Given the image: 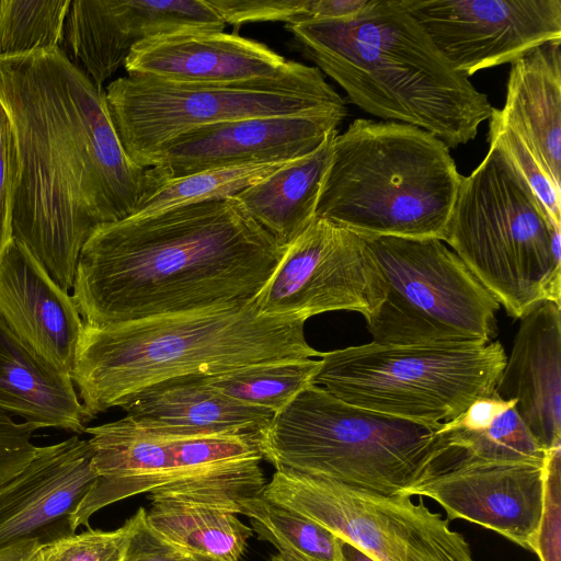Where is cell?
<instances>
[{"label": "cell", "instance_id": "9a60e30c", "mask_svg": "<svg viewBox=\"0 0 561 561\" xmlns=\"http://www.w3.org/2000/svg\"><path fill=\"white\" fill-rule=\"evenodd\" d=\"M488 142L502 150L561 225V41L511 64L503 107H492Z\"/></svg>", "mask_w": 561, "mask_h": 561}, {"label": "cell", "instance_id": "9c48e42d", "mask_svg": "<svg viewBox=\"0 0 561 561\" xmlns=\"http://www.w3.org/2000/svg\"><path fill=\"white\" fill-rule=\"evenodd\" d=\"M378 268L382 300L366 318L382 345H484L500 304L438 239H364Z\"/></svg>", "mask_w": 561, "mask_h": 561}, {"label": "cell", "instance_id": "1f68e13d", "mask_svg": "<svg viewBox=\"0 0 561 561\" xmlns=\"http://www.w3.org/2000/svg\"><path fill=\"white\" fill-rule=\"evenodd\" d=\"M130 530V518L115 530L88 527L39 545L30 561H122Z\"/></svg>", "mask_w": 561, "mask_h": 561}, {"label": "cell", "instance_id": "8992f818", "mask_svg": "<svg viewBox=\"0 0 561 561\" xmlns=\"http://www.w3.org/2000/svg\"><path fill=\"white\" fill-rule=\"evenodd\" d=\"M442 426L363 409L311 385L274 414L256 443L276 470L402 495L447 458Z\"/></svg>", "mask_w": 561, "mask_h": 561}, {"label": "cell", "instance_id": "d4e9b609", "mask_svg": "<svg viewBox=\"0 0 561 561\" xmlns=\"http://www.w3.org/2000/svg\"><path fill=\"white\" fill-rule=\"evenodd\" d=\"M336 134L337 130L332 131L312 152L286 162L231 197L257 225L286 247L317 217L320 191Z\"/></svg>", "mask_w": 561, "mask_h": 561}, {"label": "cell", "instance_id": "7c38bea8", "mask_svg": "<svg viewBox=\"0 0 561 561\" xmlns=\"http://www.w3.org/2000/svg\"><path fill=\"white\" fill-rule=\"evenodd\" d=\"M111 118L130 160L151 168L159 151L194 128L241 118L341 113L345 100L286 94L244 87L173 83L121 77L105 91Z\"/></svg>", "mask_w": 561, "mask_h": 561}, {"label": "cell", "instance_id": "83f0119b", "mask_svg": "<svg viewBox=\"0 0 561 561\" xmlns=\"http://www.w3.org/2000/svg\"><path fill=\"white\" fill-rule=\"evenodd\" d=\"M440 432L449 448L448 456L495 462L545 463L543 448L515 410V401L481 428L443 424Z\"/></svg>", "mask_w": 561, "mask_h": 561}, {"label": "cell", "instance_id": "30bf717a", "mask_svg": "<svg viewBox=\"0 0 561 561\" xmlns=\"http://www.w3.org/2000/svg\"><path fill=\"white\" fill-rule=\"evenodd\" d=\"M98 480L72 517V528L121 500L147 493L150 500L193 503L211 500L237 461L262 458L256 434L180 435L141 426L129 416L87 427Z\"/></svg>", "mask_w": 561, "mask_h": 561}, {"label": "cell", "instance_id": "d6986e66", "mask_svg": "<svg viewBox=\"0 0 561 561\" xmlns=\"http://www.w3.org/2000/svg\"><path fill=\"white\" fill-rule=\"evenodd\" d=\"M88 439L37 446L33 459L0 485V548L73 535L72 517L98 480Z\"/></svg>", "mask_w": 561, "mask_h": 561}, {"label": "cell", "instance_id": "ab89813d", "mask_svg": "<svg viewBox=\"0 0 561 561\" xmlns=\"http://www.w3.org/2000/svg\"><path fill=\"white\" fill-rule=\"evenodd\" d=\"M268 561H318V560L299 558V557L277 552L276 554L271 556Z\"/></svg>", "mask_w": 561, "mask_h": 561}, {"label": "cell", "instance_id": "2e32d148", "mask_svg": "<svg viewBox=\"0 0 561 561\" xmlns=\"http://www.w3.org/2000/svg\"><path fill=\"white\" fill-rule=\"evenodd\" d=\"M450 66L467 78L561 41V0H403Z\"/></svg>", "mask_w": 561, "mask_h": 561}, {"label": "cell", "instance_id": "cb8c5ba5", "mask_svg": "<svg viewBox=\"0 0 561 561\" xmlns=\"http://www.w3.org/2000/svg\"><path fill=\"white\" fill-rule=\"evenodd\" d=\"M0 411L39 428L80 435L85 416L77 389L65 373L37 354L0 319Z\"/></svg>", "mask_w": 561, "mask_h": 561}, {"label": "cell", "instance_id": "d590c367", "mask_svg": "<svg viewBox=\"0 0 561 561\" xmlns=\"http://www.w3.org/2000/svg\"><path fill=\"white\" fill-rule=\"evenodd\" d=\"M18 170L11 119L0 101V260L13 240L12 210Z\"/></svg>", "mask_w": 561, "mask_h": 561}, {"label": "cell", "instance_id": "e0dca14e", "mask_svg": "<svg viewBox=\"0 0 561 561\" xmlns=\"http://www.w3.org/2000/svg\"><path fill=\"white\" fill-rule=\"evenodd\" d=\"M346 114L314 113L241 118L186 131L147 169L149 191L164 181L204 170L290 161L316 150Z\"/></svg>", "mask_w": 561, "mask_h": 561}, {"label": "cell", "instance_id": "6da1fadb", "mask_svg": "<svg viewBox=\"0 0 561 561\" xmlns=\"http://www.w3.org/2000/svg\"><path fill=\"white\" fill-rule=\"evenodd\" d=\"M0 101L18 154L13 238L69 291L90 236L148 192L147 169L127 156L105 91L59 47L0 58Z\"/></svg>", "mask_w": 561, "mask_h": 561}, {"label": "cell", "instance_id": "5bb4252c", "mask_svg": "<svg viewBox=\"0 0 561 561\" xmlns=\"http://www.w3.org/2000/svg\"><path fill=\"white\" fill-rule=\"evenodd\" d=\"M381 279L363 238L319 217L290 242L255 298L261 313L304 320L337 310L368 318Z\"/></svg>", "mask_w": 561, "mask_h": 561}, {"label": "cell", "instance_id": "52a82bcc", "mask_svg": "<svg viewBox=\"0 0 561 561\" xmlns=\"http://www.w3.org/2000/svg\"><path fill=\"white\" fill-rule=\"evenodd\" d=\"M554 226L526 179L499 148L462 176L444 242L482 286L519 319L542 300L560 305Z\"/></svg>", "mask_w": 561, "mask_h": 561}, {"label": "cell", "instance_id": "277c9868", "mask_svg": "<svg viewBox=\"0 0 561 561\" xmlns=\"http://www.w3.org/2000/svg\"><path fill=\"white\" fill-rule=\"evenodd\" d=\"M306 320L244 306L83 325L70 374L85 421L158 382L278 360L320 357Z\"/></svg>", "mask_w": 561, "mask_h": 561}, {"label": "cell", "instance_id": "603a6c76", "mask_svg": "<svg viewBox=\"0 0 561 561\" xmlns=\"http://www.w3.org/2000/svg\"><path fill=\"white\" fill-rule=\"evenodd\" d=\"M119 408L141 426L180 435L256 434L274 416L222 394L198 375L152 385Z\"/></svg>", "mask_w": 561, "mask_h": 561}, {"label": "cell", "instance_id": "f35d334b", "mask_svg": "<svg viewBox=\"0 0 561 561\" xmlns=\"http://www.w3.org/2000/svg\"><path fill=\"white\" fill-rule=\"evenodd\" d=\"M341 561H376L351 542L341 539Z\"/></svg>", "mask_w": 561, "mask_h": 561}, {"label": "cell", "instance_id": "ac0fdd59", "mask_svg": "<svg viewBox=\"0 0 561 561\" xmlns=\"http://www.w3.org/2000/svg\"><path fill=\"white\" fill-rule=\"evenodd\" d=\"M546 461V460H545ZM545 463L450 456L402 495L437 502L448 519H465L530 550L543 502Z\"/></svg>", "mask_w": 561, "mask_h": 561}, {"label": "cell", "instance_id": "74e56055", "mask_svg": "<svg viewBox=\"0 0 561 561\" xmlns=\"http://www.w3.org/2000/svg\"><path fill=\"white\" fill-rule=\"evenodd\" d=\"M41 543L37 540H23L0 548V561H30Z\"/></svg>", "mask_w": 561, "mask_h": 561}, {"label": "cell", "instance_id": "8d00e7d4", "mask_svg": "<svg viewBox=\"0 0 561 561\" xmlns=\"http://www.w3.org/2000/svg\"><path fill=\"white\" fill-rule=\"evenodd\" d=\"M36 431L0 411V485L24 469L35 456L37 446L32 443V437Z\"/></svg>", "mask_w": 561, "mask_h": 561}, {"label": "cell", "instance_id": "3957f363", "mask_svg": "<svg viewBox=\"0 0 561 561\" xmlns=\"http://www.w3.org/2000/svg\"><path fill=\"white\" fill-rule=\"evenodd\" d=\"M286 27L314 67L368 114L419 127L449 149L473 140L490 117L488 96L450 66L403 0H368L352 18Z\"/></svg>", "mask_w": 561, "mask_h": 561}, {"label": "cell", "instance_id": "5b68a950", "mask_svg": "<svg viewBox=\"0 0 561 561\" xmlns=\"http://www.w3.org/2000/svg\"><path fill=\"white\" fill-rule=\"evenodd\" d=\"M461 179L449 148L433 134L356 118L333 138L316 215L363 239L444 242Z\"/></svg>", "mask_w": 561, "mask_h": 561}, {"label": "cell", "instance_id": "44dd1931", "mask_svg": "<svg viewBox=\"0 0 561 561\" xmlns=\"http://www.w3.org/2000/svg\"><path fill=\"white\" fill-rule=\"evenodd\" d=\"M0 319L37 354L71 374L84 322L72 296L14 238L0 260Z\"/></svg>", "mask_w": 561, "mask_h": 561}, {"label": "cell", "instance_id": "4dcf8cb0", "mask_svg": "<svg viewBox=\"0 0 561 561\" xmlns=\"http://www.w3.org/2000/svg\"><path fill=\"white\" fill-rule=\"evenodd\" d=\"M70 0H0V58L59 47Z\"/></svg>", "mask_w": 561, "mask_h": 561}, {"label": "cell", "instance_id": "836d02e7", "mask_svg": "<svg viewBox=\"0 0 561 561\" xmlns=\"http://www.w3.org/2000/svg\"><path fill=\"white\" fill-rule=\"evenodd\" d=\"M561 444L548 449L540 522L530 550L540 561H561Z\"/></svg>", "mask_w": 561, "mask_h": 561}, {"label": "cell", "instance_id": "d6a6232c", "mask_svg": "<svg viewBox=\"0 0 561 561\" xmlns=\"http://www.w3.org/2000/svg\"><path fill=\"white\" fill-rule=\"evenodd\" d=\"M222 21L239 27L253 22H285L286 25L309 20H324L327 0H207Z\"/></svg>", "mask_w": 561, "mask_h": 561}, {"label": "cell", "instance_id": "7402d4cb", "mask_svg": "<svg viewBox=\"0 0 561 561\" xmlns=\"http://www.w3.org/2000/svg\"><path fill=\"white\" fill-rule=\"evenodd\" d=\"M510 357L494 392L515 401L519 417L550 449L561 444V309L542 300L519 318Z\"/></svg>", "mask_w": 561, "mask_h": 561}, {"label": "cell", "instance_id": "f546056e", "mask_svg": "<svg viewBox=\"0 0 561 561\" xmlns=\"http://www.w3.org/2000/svg\"><path fill=\"white\" fill-rule=\"evenodd\" d=\"M242 515L249 517L257 539L268 541L279 553L318 561H341V538L263 495L248 502Z\"/></svg>", "mask_w": 561, "mask_h": 561}, {"label": "cell", "instance_id": "e575fe53", "mask_svg": "<svg viewBox=\"0 0 561 561\" xmlns=\"http://www.w3.org/2000/svg\"><path fill=\"white\" fill-rule=\"evenodd\" d=\"M131 530L122 561H215L186 550L158 534L140 507L131 517Z\"/></svg>", "mask_w": 561, "mask_h": 561}, {"label": "cell", "instance_id": "ffe728a7", "mask_svg": "<svg viewBox=\"0 0 561 561\" xmlns=\"http://www.w3.org/2000/svg\"><path fill=\"white\" fill-rule=\"evenodd\" d=\"M67 37L99 90L139 43L182 30L224 31L207 0H73Z\"/></svg>", "mask_w": 561, "mask_h": 561}, {"label": "cell", "instance_id": "7a4b0ae2", "mask_svg": "<svg viewBox=\"0 0 561 561\" xmlns=\"http://www.w3.org/2000/svg\"><path fill=\"white\" fill-rule=\"evenodd\" d=\"M285 250L231 197L128 217L83 244L71 296L94 328L244 306Z\"/></svg>", "mask_w": 561, "mask_h": 561}, {"label": "cell", "instance_id": "8fae6325", "mask_svg": "<svg viewBox=\"0 0 561 561\" xmlns=\"http://www.w3.org/2000/svg\"><path fill=\"white\" fill-rule=\"evenodd\" d=\"M262 495L318 523L376 561H474L449 519L421 500L276 470Z\"/></svg>", "mask_w": 561, "mask_h": 561}, {"label": "cell", "instance_id": "484cf974", "mask_svg": "<svg viewBox=\"0 0 561 561\" xmlns=\"http://www.w3.org/2000/svg\"><path fill=\"white\" fill-rule=\"evenodd\" d=\"M238 514L175 500H151L146 520L173 543L215 561H241L253 531Z\"/></svg>", "mask_w": 561, "mask_h": 561}, {"label": "cell", "instance_id": "4316f807", "mask_svg": "<svg viewBox=\"0 0 561 561\" xmlns=\"http://www.w3.org/2000/svg\"><path fill=\"white\" fill-rule=\"evenodd\" d=\"M319 366L320 360L313 358L278 360L203 376V379L231 399L276 414L313 385Z\"/></svg>", "mask_w": 561, "mask_h": 561}, {"label": "cell", "instance_id": "ba28073f", "mask_svg": "<svg viewBox=\"0 0 561 561\" xmlns=\"http://www.w3.org/2000/svg\"><path fill=\"white\" fill-rule=\"evenodd\" d=\"M313 385L359 408L427 425L460 416L494 393L506 354L484 345L348 346L321 353Z\"/></svg>", "mask_w": 561, "mask_h": 561}, {"label": "cell", "instance_id": "f1b7e54d", "mask_svg": "<svg viewBox=\"0 0 561 561\" xmlns=\"http://www.w3.org/2000/svg\"><path fill=\"white\" fill-rule=\"evenodd\" d=\"M286 162L288 161L209 169L164 181L141 197L130 217H142L174 207L233 197Z\"/></svg>", "mask_w": 561, "mask_h": 561}, {"label": "cell", "instance_id": "4fadbf2b", "mask_svg": "<svg viewBox=\"0 0 561 561\" xmlns=\"http://www.w3.org/2000/svg\"><path fill=\"white\" fill-rule=\"evenodd\" d=\"M127 75L203 85H232L286 94L332 98L337 91L314 66L288 60L236 33L182 30L137 44Z\"/></svg>", "mask_w": 561, "mask_h": 561}]
</instances>
